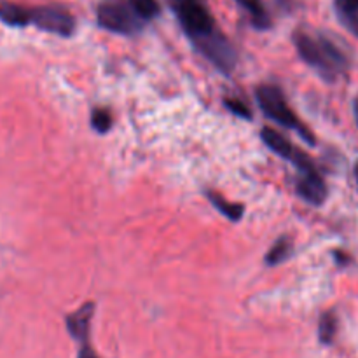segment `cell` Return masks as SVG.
<instances>
[{
	"label": "cell",
	"mask_w": 358,
	"mask_h": 358,
	"mask_svg": "<svg viewBox=\"0 0 358 358\" xmlns=\"http://www.w3.org/2000/svg\"><path fill=\"white\" fill-rule=\"evenodd\" d=\"M296 191L304 201L311 203L315 206L324 205L325 199L329 196L327 184H325L324 177L320 175V171L311 175H299L296 182Z\"/></svg>",
	"instance_id": "ba28073f"
},
{
	"label": "cell",
	"mask_w": 358,
	"mask_h": 358,
	"mask_svg": "<svg viewBox=\"0 0 358 358\" xmlns=\"http://www.w3.org/2000/svg\"><path fill=\"white\" fill-rule=\"evenodd\" d=\"M353 173H355V178H357V182H358V161H357V164H355V170H353Z\"/></svg>",
	"instance_id": "ffe728a7"
},
{
	"label": "cell",
	"mask_w": 358,
	"mask_h": 358,
	"mask_svg": "<svg viewBox=\"0 0 358 358\" xmlns=\"http://www.w3.org/2000/svg\"><path fill=\"white\" fill-rule=\"evenodd\" d=\"M334 259L338 261V264H341V266L350 264V255L345 254V252H341V250L334 252Z\"/></svg>",
	"instance_id": "ac0fdd59"
},
{
	"label": "cell",
	"mask_w": 358,
	"mask_h": 358,
	"mask_svg": "<svg viewBox=\"0 0 358 358\" xmlns=\"http://www.w3.org/2000/svg\"><path fill=\"white\" fill-rule=\"evenodd\" d=\"M338 334V315L334 311H327L318 322V339L322 345H331Z\"/></svg>",
	"instance_id": "4fadbf2b"
},
{
	"label": "cell",
	"mask_w": 358,
	"mask_h": 358,
	"mask_svg": "<svg viewBox=\"0 0 358 358\" xmlns=\"http://www.w3.org/2000/svg\"><path fill=\"white\" fill-rule=\"evenodd\" d=\"M261 138L273 152L278 154L282 159L289 161L290 164H294L296 170L299 171V175H311L318 171L315 161L311 159L308 154H304L303 150L297 149L292 142H289V140H287L282 133L276 131V129L262 128Z\"/></svg>",
	"instance_id": "5b68a950"
},
{
	"label": "cell",
	"mask_w": 358,
	"mask_h": 358,
	"mask_svg": "<svg viewBox=\"0 0 358 358\" xmlns=\"http://www.w3.org/2000/svg\"><path fill=\"white\" fill-rule=\"evenodd\" d=\"M334 9L343 27L358 37V0H334Z\"/></svg>",
	"instance_id": "30bf717a"
},
{
	"label": "cell",
	"mask_w": 358,
	"mask_h": 358,
	"mask_svg": "<svg viewBox=\"0 0 358 358\" xmlns=\"http://www.w3.org/2000/svg\"><path fill=\"white\" fill-rule=\"evenodd\" d=\"M91 126H93L94 131L98 133H107L112 128V115L107 108H94L91 112Z\"/></svg>",
	"instance_id": "2e32d148"
},
{
	"label": "cell",
	"mask_w": 358,
	"mask_h": 358,
	"mask_svg": "<svg viewBox=\"0 0 358 358\" xmlns=\"http://www.w3.org/2000/svg\"><path fill=\"white\" fill-rule=\"evenodd\" d=\"M30 24L59 37H70L76 30V17L62 6H41L30 9Z\"/></svg>",
	"instance_id": "8992f818"
},
{
	"label": "cell",
	"mask_w": 358,
	"mask_h": 358,
	"mask_svg": "<svg viewBox=\"0 0 358 358\" xmlns=\"http://www.w3.org/2000/svg\"><path fill=\"white\" fill-rule=\"evenodd\" d=\"M206 198L210 199V203H212V205L215 206L222 215H226L227 219L233 220V222H238V220L243 217L245 208L243 205H240V203L227 201L222 194H217V192L213 191H206Z\"/></svg>",
	"instance_id": "7c38bea8"
},
{
	"label": "cell",
	"mask_w": 358,
	"mask_h": 358,
	"mask_svg": "<svg viewBox=\"0 0 358 358\" xmlns=\"http://www.w3.org/2000/svg\"><path fill=\"white\" fill-rule=\"evenodd\" d=\"M96 20L101 28L119 35H136L143 27V20L129 0H101L96 7Z\"/></svg>",
	"instance_id": "277c9868"
},
{
	"label": "cell",
	"mask_w": 358,
	"mask_h": 358,
	"mask_svg": "<svg viewBox=\"0 0 358 358\" xmlns=\"http://www.w3.org/2000/svg\"><path fill=\"white\" fill-rule=\"evenodd\" d=\"M282 2H283V0H282Z\"/></svg>",
	"instance_id": "44dd1931"
},
{
	"label": "cell",
	"mask_w": 358,
	"mask_h": 358,
	"mask_svg": "<svg viewBox=\"0 0 358 358\" xmlns=\"http://www.w3.org/2000/svg\"><path fill=\"white\" fill-rule=\"evenodd\" d=\"M0 21L9 27H28L30 7L17 6L13 2H0Z\"/></svg>",
	"instance_id": "9c48e42d"
},
{
	"label": "cell",
	"mask_w": 358,
	"mask_h": 358,
	"mask_svg": "<svg viewBox=\"0 0 358 358\" xmlns=\"http://www.w3.org/2000/svg\"><path fill=\"white\" fill-rule=\"evenodd\" d=\"M290 254H292V241H290L287 236H283L280 238L278 241H275V245L269 248L264 261L268 266L282 264L283 261H287V259L290 257Z\"/></svg>",
	"instance_id": "5bb4252c"
},
{
	"label": "cell",
	"mask_w": 358,
	"mask_h": 358,
	"mask_svg": "<svg viewBox=\"0 0 358 358\" xmlns=\"http://www.w3.org/2000/svg\"><path fill=\"white\" fill-rule=\"evenodd\" d=\"M236 2L247 10V14L250 16L252 24H254L255 28H259V30H268V28L271 27V16H269L268 10H266L262 0H236Z\"/></svg>",
	"instance_id": "8fae6325"
},
{
	"label": "cell",
	"mask_w": 358,
	"mask_h": 358,
	"mask_svg": "<svg viewBox=\"0 0 358 358\" xmlns=\"http://www.w3.org/2000/svg\"><path fill=\"white\" fill-rule=\"evenodd\" d=\"M353 108H355V117L358 121V100H355V103H353Z\"/></svg>",
	"instance_id": "d6986e66"
},
{
	"label": "cell",
	"mask_w": 358,
	"mask_h": 358,
	"mask_svg": "<svg viewBox=\"0 0 358 358\" xmlns=\"http://www.w3.org/2000/svg\"><path fill=\"white\" fill-rule=\"evenodd\" d=\"M255 98H257L259 107L264 112L266 117H269L271 121L278 122V124L299 133L301 138L306 140L310 145H317L313 131L294 114V110L289 107V103H287L285 96H283L280 87L271 86V84H262V86H259L257 90H255Z\"/></svg>",
	"instance_id": "3957f363"
},
{
	"label": "cell",
	"mask_w": 358,
	"mask_h": 358,
	"mask_svg": "<svg viewBox=\"0 0 358 358\" xmlns=\"http://www.w3.org/2000/svg\"><path fill=\"white\" fill-rule=\"evenodd\" d=\"M129 3L143 21L152 20V17L159 16L161 13V6L157 0H129Z\"/></svg>",
	"instance_id": "9a60e30c"
},
{
	"label": "cell",
	"mask_w": 358,
	"mask_h": 358,
	"mask_svg": "<svg viewBox=\"0 0 358 358\" xmlns=\"http://www.w3.org/2000/svg\"><path fill=\"white\" fill-rule=\"evenodd\" d=\"M224 105H226L233 114H236L238 117L252 119V110L243 103V101L238 100V98H226V100H224Z\"/></svg>",
	"instance_id": "e0dca14e"
},
{
	"label": "cell",
	"mask_w": 358,
	"mask_h": 358,
	"mask_svg": "<svg viewBox=\"0 0 358 358\" xmlns=\"http://www.w3.org/2000/svg\"><path fill=\"white\" fill-rule=\"evenodd\" d=\"M94 313V304L86 303L76 313L66 317V331L79 343V357L77 358H98L90 343V325Z\"/></svg>",
	"instance_id": "52a82bcc"
},
{
	"label": "cell",
	"mask_w": 358,
	"mask_h": 358,
	"mask_svg": "<svg viewBox=\"0 0 358 358\" xmlns=\"http://www.w3.org/2000/svg\"><path fill=\"white\" fill-rule=\"evenodd\" d=\"M170 7L196 51L229 76L238 62L236 49L217 28L205 0H170Z\"/></svg>",
	"instance_id": "6da1fadb"
},
{
	"label": "cell",
	"mask_w": 358,
	"mask_h": 358,
	"mask_svg": "<svg viewBox=\"0 0 358 358\" xmlns=\"http://www.w3.org/2000/svg\"><path fill=\"white\" fill-rule=\"evenodd\" d=\"M292 38L301 58L311 69L317 70L325 80L334 83L338 77L345 76L350 66V59L331 38L322 34H310L306 30H297Z\"/></svg>",
	"instance_id": "7a4b0ae2"
}]
</instances>
